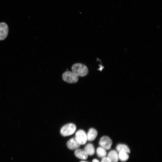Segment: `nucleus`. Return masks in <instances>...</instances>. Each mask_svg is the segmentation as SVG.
I'll use <instances>...</instances> for the list:
<instances>
[{"label": "nucleus", "instance_id": "1", "mask_svg": "<svg viewBox=\"0 0 162 162\" xmlns=\"http://www.w3.org/2000/svg\"><path fill=\"white\" fill-rule=\"evenodd\" d=\"M72 71L78 76L84 77L87 75L88 70L87 67L81 63L74 64L71 67Z\"/></svg>", "mask_w": 162, "mask_h": 162}, {"label": "nucleus", "instance_id": "2", "mask_svg": "<svg viewBox=\"0 0 162 162\" xmlns=\"http://www.w3.org/2000/svg\"><path fill=\"white\" fill-rule=\"evenodd\" d=\"M76 127L73 123H70L65 124L61 128L60 133L64 136H69L73 134L75 131Z\"/></svg>", "mask_w": 162, "mask_h": 162}, {"label": "nucleus", "instance_id": "3", "mask_svg": "<svg viewBox=\"0 0 162 162\" xmlns=\"http://www.w3.org/2000/svg\"><path fill=\"white\" fill-rule=\"evenodd\" d=\"M62 77L64 81L70 83H75L78 80V76L72 71L65 72L63 74Z\"/></svg>", "mask_w": 162, "mask_h": 162}, {"label": "nucleus", "instance_id": "4", "mask_svg": "<svg viewBox=\"0 0 162 162\" xmlns=\"http://www.w3.org/2000/svg\"><path fill=\"white\" fill-rule=\"evenodd\" d=\"M75 138L80 145L85 144L88 140L87 134L82 130H79L76 132Z\"/></svg>", "mask_w": 162, "mask_h": 162}, {"label": "nucleus", "instance_id": "5", "mask_svg": "<svg viewBox=\"0 0 162 162\" xmlns=\"http://www.w3.org/2000/svg\"><path fill=\"white\" fill-rule=\"evenodd\" d=\"M99 144L100 147L106 150H109L111 148L112 141L108 136H104L100 139Z\"/></svg>", "mask_w": 162, "mask_h": 162}, {"label": "nucleus", "instance_id": "6", "mask_svg": "<svg viewBox=\"0 0 162 162\" xmlns=\"http://www.w3.org/2000/svg\"><path fill=\"white\" fill-rule=\"evenodd\" d=\"M8 32V27L5 23H0V40L5 39L7 37Z\"/></svg>", "mask_w": 162, "mask_h": 162}, {"label": "nucleus", "instance_id": "7", "mask_svg": "<svg viewBox=\"0 0 162 162\" xmlns=\"http://www.w3.org/2000/svg\"><path fill=\"white\" fill-rule=\"evenodd\" d=\"M80 145L78 142L75 137L70 139L67 143V146L69 149L76 150L80 147Z\"/></svg>", "mask_w": 162, "mask_h": 162}, {"label": "nucleus", "instance_id": "8", "mask_svg": "<svg viewBox=\"0 0 162 162\" xmlns=\"http://www.w3.org/2000/svg\"><path fill=\"white\" fill-rule=\"evenodd\" d=\"M74 154L76 157L82 160H86L88 157V155L84 150L82 149H77L76 150Z\"/></svg>", "mask_w": 162, "mask_h": 162}, {"label": "nucleus", "instance_id": "9", "mask_svg": "<svg viewBox=\"0 0 162 162\" xmlns=\"http://www.w3.org/2000/svg\"><path fill=\"white\" fill-rule=\"evenodd\" d=\"M108 157L112 162H118V153L115 150L110 151L107 155Z\"/></svg>", "mask_w": 162, "mask_h": 162}, {"label": "nucleus", "instance_id": "10", "mask_svg": "<svg viewBox=\"0 0 162 162\" xmlns=\"http://www.w3.org/2000/svg\"><path fill=\"white\" fill-rule=\"evenodd\" d=\"M97 135V131L95 129L92 128H90L87 134L88 140L89 141L94 140Z\"/></svg>", "mask_w": 162, "mask_h": 162}, {"label": "nucleus", "instance_id": "11", "mask_svg": "<svg viewBox=\"0 0 162 162\" xmlns=\"http://www.w3.org/2000/svg\"><path fill=\"white\" fill-rule=\"evenodd\" d=\"M84 150L88 155L92 156L94 153L95 150L94 146L91 143L87 144L84 147Z\"/></svg>", "mask_w": 162, "mask_h": 162}, {"label": "nucleus", "instance_id": "12", "mask_svg": "<svg viewBox=\"0 0 162 162\" xmlns=\"http://www.w3.org/2000/svg\"><path fill=\"white\" fill-rule=\"evenodd\" d=\"M117 152H124L128 153L130 152V151L128 147L125 144H119L116 147Z\"/></svg>", "mask_w": 162, "mask_h": 162}, {"label": "nucleus", "instance_id": "13", "mask_svg": "<svg viewBox=\"0 0 162 162\" xmlns=\"http://www.w3.org/2000/svg\"><path fill=\"white\" fill-rule=\"evenodd\" d=\"M96 153L98 156L101 158L106 157L107 154L106 150L101 147L97 148Z\"/></svg>", "mask_w": 162, "mask_h": 162}, {"label": "nucleus", "instance_id": "14", "mask_svg": "<svg viewBox=\"0 0 162 162\" xmlns=\"http://www.w3.org/2000/svg\"><path fill=\"white\" fill-rule=\"evenodd\" d=\"M118 157L119 159L122 162L126 161L129 158L128 153L124 152H118Z\"/></svg>", "mask_w": 162, "mask_h": 162}, {"label": "nucleus", "instance_id": "15", "mask_svg": "<svg viewBox=\"0 0 162 162\" xmlns=\"http://www.w3.org/2000/svg\"><path fill=\"white\" fill-rule=\"evenodd\" d=\"M101 162H112L110 159L107 157H105L102 158Z\"/></svg>", "mask_w": 162, "mask_h": 162}, {"label": "nucleus", "instance_id": "16", "mask_svg": "<svg viewBox=\"0 0 162 162\" xmlns=\"http://www.w3.org/2000/svg\"><path fill=\"white\" fill-rule=\"evenodd\" d=\"M92 162H100L98 160L96 159H94L92 160Z\"/></svg>", "mask_w": 162, "mask_h": 162}, {"label": "nucleus", "instance_id": "17", "mask_svg": "<svg viewBox=\"0 0 162 162\" xmlns=\"http://www.w3.org/2000/svg\"><path fill=\"white\" fill-rule=\"evenodd\" d=\"M80 162H88L86 161H80Z\"/></svg>", "mask_w": 162, "mask_h": 162}]
</instances>
